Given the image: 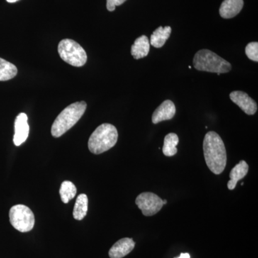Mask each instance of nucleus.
<instances>
[{"instance_id": "nucleus-14", "label": "nucleus", "mask_w": 258, "mask_h": 258, "mask_svg": "<svg viewBox=\"0 0 258 258\" xmlns=\"http://www.w3.org/2000/svg\"><path fill=\"white\" fill-rule=\"evenodd\" d=\"M150 50V42L146 35L138 37L132 46V55L136 60L147 57Z\"/></svg>"}, {"instance_id": "nucleus-15", "label": "nucleus", "mask_w": 258, "mask_h": 258, "mask_svg": "<svg viewBox=\"0 0 258 258\" xmlns=\"http://www.w3.org/2000/svg\"><path fill=\"white\" fill-rule=\"evenodd\" d=\"M171 32V28L169 26L164 27V28L159 27L153 32L149 42L152 46L160 48L164 46L166 40L170 37Z\"/></svg>"}, {"instance_id": "nucleus-7", "label": "nucleus", "mask_w": 258, "mask_h": 258, "mask_svg": "<svg viewBox=\"0 0 258 258\" xmlns=\"http://www.w3.org/2000/svg\"><path fill=\"white\" fill-rule=\"evenodd\" d=\"M136 204L142 210L144 216L147 217L156 215L164 206L163 200L156 194L152 192L140 194L136 199Z\"/></svg>"}, {"instance_id": "nucleus-17", "label": "nucleus", "mask_w": 258, "mask_h": 258, "mask_svg": "<svg viewBox=\"0 0 258 258\" xmlns=\"http://www.w3.org/2000/svg\"><path fill=\"white\" fill-rule=\"evenodd\" d=\"M18 74V69L14 64L0 57V81L13 79Z\"/></svg>"}, {"instance_id": "nucleus-1", "label": "nucleus", "mask_w": 258, "mask_h": 258, "mask_svg": "<svg viewBox=\"0 0 258 258\" xmlns=\"http://www.w3.org/2000/svg\"><path fill=\"white\" fill-rule=\"evenodd\" d=\"M203 152L209 169L217 175L222 174L227 164V152L223 141L216 132L206 134L203 141Z\"/></svg>"}, {"instance_id": "nucleus-18", "label": "nucleus", "mask_w": 258, "mask_h": 258, "mask_svg": "<svg viewBox=\"0 0 258 258\" xmlns=\"http://www.w3.org/2000/svg\"><path fill=\"white\" fill-rule=\"evenodd\" d=\"M179 144V137L174 133H170L164 139L163 154L166 157H173L177 153L176 146Z\"/></svg>"}, {"instance_id": "nucleus-13", "label": "nucleus", "mask_w": 258, "mask_h": 258, "mask_svg": "<svg viewBox=\"0 0 258 258\" xmlns=\"http://www.w3.org/2000/svg\"><path fill=\"white\" fill-rule=\"evenodd\" d=\"M249 170V166L245 161H240L239 164L233 168L230 171V181L227 183V187L230 190L235 189L237 182L243 179L247 175Z\"/></svg>"}, {"instance_id": "nucleus-16", "label": "nucleus", "mask_w": 258, "mask_h": 258, "mask_svg": "<svg viewBox=\"0 0 258 258\" xmlns=\"http://www.w3.org/2000/svg\"><path fill=\"white\" fill-rule=\"evenodd\" d=\"M88 206V199L87 195L81 194L76 199L74 209V219L76 220H82L87 215Z\"/></svg>"}, {"instance_id": "nucleus-20", "label": "nucleus", "mask_w": 258, "mask_h": 258, "mask_svg": "<svg viewBox=\"0 0 258 258\" xmlns=\"http://www.w3.org/2000/svg\"><path fill=\"white\" fill-rule=\"evenodd\" d=\"M245 54L249 60L257 62L258 43L257 42H249L245 47Z\"/></svg>"}, {"instance_id": "nucleus-10", "label": "nucleus", "mask_w": 258, "mask_h": 258, "mask_svg": "<svg viewBox=\"0 0 258 258\" xmlns=\"http://www.w3.org/2000/svg\"><path fill=\"white\" fill-rule=\"evenodd\" d=\"M175 113V105L170 100H166L163 102L153 113L152 123L157 124L164 120H171L174 118Z\"/></svg>"}, {"instance_id": "nucleus-23", "label": "nucleus", "mask_w": 258, "mask_h": 258, "mask_svg": "<svg viewBox=\"0 0 258 258\" xmlns=\"http://www.w3.org/2000/svg\"><path fill=\"white\" fill-rule=\"evenodd\" d=\"M18 0H7V2L9 3H16V2H18Z\"/></svg>"}, {"instance_id": "nucleus-3", "label": "nucleus", "mask_w": 258, "mask_h": 258, "mask_svg": "<svg viewBox=\"0 0 258 258\" xmlns=\"http://www.w3.org/2000/svg\"><path fill=\"white\" fill-rule=\"evenodd\" d=\"M118 137V131L114 125L103 123L91 134L88 140V149L93 154H101L114 147Z\"/></svg>"}, {"instance_id": "nucleus-19", "label": "nucleus", "mask_w": 258, "mask_h": 258, "mask_svg": "<svg viewBox=\"0 0 258 258\" xmlns=\"http://www.w3.org/2000/svg\"><path fill=\"white\" fill-rule=\"evenodd\" d=\"M77 189L74 183L70 181H64L62 183L60 189V195L62 203L67 204L70 200L76 197Z\"/></svg>"}, {"instance_id": "nucleus-22", "label": "nucleus", "mask_w": 258, "mask_h": 258, "mask_svg": "<svg viewBox=\"0 0 258 258\" xmlns=\"http://www.w3.org/2000/svg\"><path fill=\"white\" fill-rule=\"evenodd\" d=\"M177 258H190V255L188 253H181L179 257Z\"/></svg>"}, {"instance_id": "nucleus-8", "label": "nucleus", "mask_w": 258, "mask_h": 258, "mask_svg": "<svg viewBox=\"0 0 258 258\" xmlns=\"http://www.w3.org/2000/svg\"><path fill=\"white\" fill-rule=\"evenodd\" d=\"M231 101L237 105L247 115H254L257 111V103L243 91H232L230 93Z\"/></svg>"}, {"instance_id": "nucleus-5", "label": "nucleus", "mask_w": 258, "mask_h": 258, "mask_svg": "<svg viewBox=\"0 0 258 258\" xmlns=\"http://www.w3.org/2000/svg\"><path fill=\"white\" fill-rule=\"evenodd\" d=\"M61 58L75 67H82L87 61V54L78 42L71 39L61 40L58 45Z\"/></svg>"}, {"instance_id": "nucleus-12", "label": "nucleus", "mask_w": 258, "mask_h": 258, "mask_svg": "<svg viewBox=\"0 0 258 258\" xmlns=\"http://www.w3.org/2000/svg\"><path fill=\"white\" fill-rule=\"evenodd\" d=\"M243 0H224L220 8L222 18L230 19L239 14L243 8Z\"/></svg>"}, {"instance_id": "nucleus-2", "label": "nucleus", "mask_w": 258, "mask_h": 258, "mask_svg": "<svg viewBox=\"0 0 258 258\" xmlns=\"http://www.w3.org/2000/svg\"><path fill=\"white\" fill-rule=\"evenodd\" d=\"M86 108L87 104L85 101L76 102L66 107L52 123L51 128L52 137L59 138L74 126L84 114Z\"/></svg>"}, {"instance_id": "nucleus-9", "label": "nucleus", "mask_w": 258, "mask_h": 258, "mask_svg": "<svg viewBox=\"0 0 258 258\" xmlns=\"http://www.w3.org/2000/svg\"><path fill=\"white\" fill-rule=\"evenodd\" d=\"M28 120V115L24 113H20L15 119L13 142L17 147L21 145L28 139L30 132Z\"/></svg>"}, {"instance_id": "nucleus-21", "label": "nucleus", "mask_w": 258, "mask_h": 258, "mask_svg": "<svg viewBox=\"0 0 258 258\" xmlns=\"http://www.w3.org/2000/svg\"><path fill=\"white\" fill-rule=\"evenodd\" d=\"M126 0H107L106 7L108 11L113 12L115 9V7L119 6L125 3Z\"/></svg>"}, {"instance_id": "nucleus-4", "label": "nucleus", "mask_w": 258, "mask_h": 258, "mask_svg": "<svg viewBox=\"0 0 258 258\" xmlns=\"http://www.w3.org/2000/svg\"><path fill=\"white\" fill-rule=\"evenodd\" d=\"M193 64L195 69L198 71L215 73L218 76L230 72L232 69L230 62L215 52L206 49L200 50L195 54Z\"/></svg>"}, {"instance_id": "nucleus-24", "label": "nucleus", "mask_w": 258, "mask_h": 258, "mask_svg": "<svg viewBox=\"0 0 258 258\" xmlns=\"http://www.w3.org/2000/svg\"><path fill=\"white\" fill-rule=\"evenodd\" d=\"M163 204H164V205H166V204H167V200H163Z\"/></svg>"}, {"instance_id": "nucleus-6", "label": "nucleus", "mask_w": 258, "mask_h": 258, "mask_svg": "<svg viewBox=\"0 0 258 258\" xmlns=\"http://www.w3.org/2000/svg\"><path fill=\"white\" fill-rule=\"evenodd\" d=\"M9 217L12 226L19 232H30L35 225V215L25 205H17L12 207Z\"/></svg>"}, {"instance_id": "nucleus-11", "label": "nucleus", "mask_w": 258, "mask_h": 258, "mask_svg": "<svg viewBox=\"0 0 258 258\" xmlns=\"http://www.w3.org/2000/svg\"><path fill=\"white\" fill-rule=\"evenodd\" d=\"M134 247H135V242L133 239L125 237L117 241L112 246L108 254L111 258H122L130 253L133 250Z\"/></svg>"}]
</instances>
